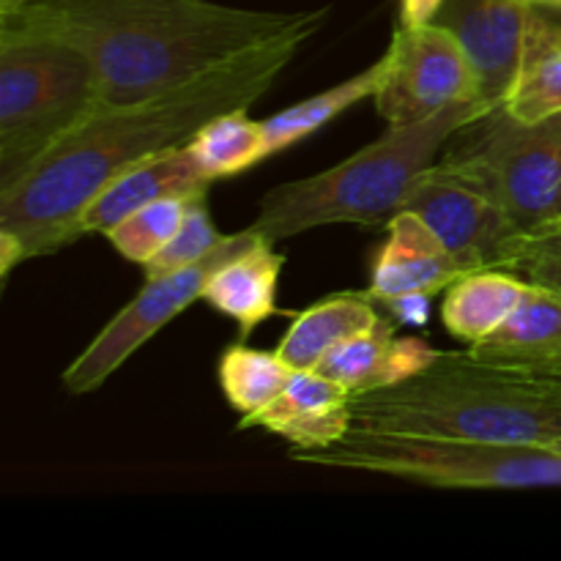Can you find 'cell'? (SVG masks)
I'll use <instances>...</instances> for the list:
<instances>
[{"label": "cell", "instance_id": "cell-4", "mask_svg": "<svg viewBox=\"0 0 561 561\" xmlns=\"http://www.w3.org/2000/svg\"><path fill=\"white\" fill-rule=\"evenodd\" d=\"M491 110L488 102L449 107L420 124L392 126L345 162L288 181L263 195L247 228L268 244L323 225H381L403 208L416 181L442 159L447 142Z\"/></svg>", "mask_w": 561, "mask_h": 561}, {"label": "cell", "instance_id": "cell-9", "mask_svg": "<svg viewBox=\"0 0 561 561\" xmlns=\"http://www.w3.org/2000/svg\"><path fill=\"white\" fill-rule=\"evenodd\" d=\"M389 69L373 99L392 126L420 124L449 107L485 102L474 60L453 31L436 25L394 27Z\"/></svg>", "mask_w": 561, "mask_h": 561}, {"label": "cell", "instance_id": "cell-20", "mask_svg": "<svg viewBox=\"0 0 561 561\" xmlns=\"http://www.w3.org/2000/svg\"><path fill=\"white\" fill-rule=\"evenodd\" d=\"M190 146L211 181L239 175L255 168L261 159L272 157L263 121L250 118L247 110H230L211 118L192 137Z\"/></svg>", "mask_w": 561, "mask_h": 561}, {"label": "cell", "instance_id": "cell-18", "mask_svg": "<svg viewBox=\"0 0 561 561\" xmlns=\"http://www.w3.org/2000/svg\"><path fill=\"white\" fill-rule=\"evenodd\" d=\"M559 9H540L531 16L518 77L502 104L518 121H542L561 113V20Z\"/></svg>", "mask_w": 561, "mask_h": 561}, {"label": "cell", "instance_id": "cell-24", "mask_svg": "<svg viewBox=\"0 0 561 561\" xmlns=\"http://www.w3.org/2000/svg\"><path fill=\"white\" fill-rule=\"evenodd\" d=\"M348 400L351 392L343 383L334 381V378L323 376L318 370H294L283 394L274 403H268L263 411H257V414L241 416L239 431H247V427H261L263 431V427L272 425L274 420H283V416L329 409V405H343Z\"/></svg>", "mask_w": 561, "mask_h": 561}, {"label": "cell", "instance_id": "cell-10", "mask_svg": "<svg viewBox=\"0 0 561 561\" xmlns=\"http://www.w3.org/2000/svg\"><path fill=\"white\" fill-rule=\"evenodd\" d=\"M400 211H414L466 272H518L520 257L529 247V239L515 228L491 195L444 162L433 164L416 181Z\"/></svg>", "mask_w": 561, "mask_h": 561}, {"label": "cell", "instance_id": "cell-32", "mask_svg": "<svg viewBox=\"0 0 561 561\" xmlns=\"http://www.w3.org/2000/svg\"><path fill=\"white\" fill-rule=\"evenodd\" d=\"M557 236H561V233H557Z\"/></svg>", "mask_w": 561, "mask_h": 561}, {"label": "cell", "instance_id": "cell-26", "mask_svg": "<svg viewBox=\"0 0 561 561\" xmlns=\"http://www.w3.org/2000/svg\"><path fill=\"white\" fill-rule=\"evenodd\" d=\"M354 427L351 405H329V409L305 411V414H290L283 420H274L263 431L283 436L290 442V449H323L345 438Z\"/></svg>", "mask_w": 561, "mask_h": 561}, {"label": "cell", "instance_id": "cell-2", "mask_svg": "<svg viewBox=\"0 0 561 561\" xmlns=\"http://www.w3.org/2000/svg\"><path fill=\"white\" fill-rule=\"evenodd\" d=\"M329 9L261 11L214 0H0V31L44 33L96 66L104 107L170 91L236 55L299 31Z\"/></svg>", "mask_w": 561, "mask_h": 561}, {"label": "cell", "instance_id": "cell-23", "mask_svg": "<svg viewBox=\"0 0 561 561\" xmlns=\"http://www.w3.org/2000/svg\"><path fill=\"white\" fill-rule=\"evenodd\" d=\"M206 195V192H201ZM201 195H181V197H164V201L151 203V206L140 208V211L129 214L126 219H121L115 228H110L107 241L115 247L124 261L140 263L146 266L175 233L184 225L186 211H190L192 203Z\"/></svg>", "mask_w": 561, "mask_h": 561}, {"label": "cell", "instance_id": "cell-19", "mask_svg": "<svg viewBox=\"0 0 561 561\" xmlns=\"http://www.w3.org/2000/svg\"><path fill=\"white\" fill-rule=\"evenodd\" d=\"M387 69H389V55L383 53L376 64L367 66V69L359 71V75L348 77V80H343L340 85L327 88V91L316 93V96L305 99V102L290 104V107L279 110V113H274L272 118L263 121L268 153H277V151H285V148L296 146V142L316 135L318 129H323L329 121L343 115L345 110H351L354 104L376 96L383 77H387Z\"/></svg>", "mask_w": 561, "mask_h": 561}, {"label": "cell", "instance_id": "cell-8", "mask_svg": "<svg viewBox=\"0 0 561 561\" xmlns=\"http://www.w3.org/2000/svg\"><path fill=\"white\" fill-rule=\"evenodd\" d=\"M261 236L252 233L250 228L239 230V233L225 236L222 244L214 252H208L203 261L192 263V266L179 268V272L159 274V277H148L140 294L88 343V348L66 367L64 373V389L69 394H88L93 389L102 387L135 351H140L159 329L175 321V316L186 310L192 301L203 299L208 279L230 261V257L241 255V252L252 250L261 244ZM268 244V241H266Z\"/></svg>", "mask_w": 561, "mask_h": 561}, {"label": "cell", "instance_id": "cell-13", "mask_svg": "<svg viewBox=\"0 0 561 561\" xmlns=\"http://www.w3.org/2000/svg\"><path fill=\"white\" fill-rule=\"evenodd\" d=\"M387 225L389 239L378 250L367 288L373 301L403 294L436 296L469 274L414 211H398Z\"/></svg>", "mask_w": 561, "mask_h": 561}, {"label": "cell", "instance_id": "cell-31", "mask_svg": "<svg viewBox=\"0 0 561 561\" xmlns=\"http://www.w3.org/2000/svg\"><path fill=\"white\" fill-rule=\"evenodd\" d=\"M531 5H540V9H559L561 11V0H526Z\"/></svg>", "mask_w": 561, "mask_h": 561}, {"label": "cell", "instance_id": "cell-11", "mask_svg": "<svg viewBox=\"0 0 561 561\" xmlns=\"http://www.w3.org/2000/svg\"><path fill=\"white\" fill-rule=\"evenodd\" d=\"M535 9L526 0H444L433 20L463 44L493 107H502L513 91Z\"/></svg>", "mask_w": 561, "mask_h": 561}, {"label": "cell", "instance_id": "cell-29", "mask_svg": "<svg viewBox=\"0 0 561 561\" xmlns=\"http://www.w3.org/2000/svg\"><path fill=\"white\" fill-rule=\"evenodd\" d=\"M431 299L427 294H403L394 299L376 301L383 310V316L392 318L394 323H405V327H425L431 318Z\"/></svg>", "mask_w": 561, "mask_h": 561}, {"label": "cell", "instance_id": "cell-21", "mask_svg": "<svg viewBox=\"0 0 561 561\" xmlns=\"http://www.w3.org/2000/svg\"><path fill=\"white\" fill-rule=\"evenodd\" d=\"M290 373L277 351H257L244 343L225 348L217 365L219 387L241 416L257 414L274 403L288 387Z\"/></svg>", "mask_w": 561, "mask_h": 561}, {"label": "cell", "instance_id": "cell-14", "mask_svg": "<svg viewBox=\"0 0 561 561\" xmlns=\"http://www.w3.org/2000/svg\"><path fill=\"white\" fill-rule=\"evenodd\" d=\"M469 354L485 365L561 378V294L529 283L513 316L471 343Z\"/></svg>", "mask_w": 561, "mask_h": 561}, {"label": "cell", "instance_id": "cell-22", "mask_svg": "<svg viewBox=\"0 0 561 561\" xmlns=\"http://www.w3.org/2000/svg\"><path fill=\"white\" fill-rule=\"evenodd\" d=\"M394 329H398V323L389 316H383L373 329L334 345L316 370L334 378L337 383H343L351 394L378 389L381 387L389 345L394 340Z\"/></svg>", "mask_w": 561, "mask_h": 561}, {"label": "cell", "instance_id": "cell-6", "mask_svg": "<svg viewBox=\"0 0 561 561\" xmlns=\"http://www.w3.org/2000/svg\"><path fill=\"white\" fill-rule=\"evenodd\" d=\"M290 460L329 469L367 471L447 491H515L559 488L561 447L460 442L351 427L323 449H290Z\"/></svg>", "mask_w": 561, "mask_h": 561}, {"label": "cell", "instance_id": "cell-27", "mask_svg": "<svg viewBox=\"0 0 561 561\" xmlns=\"http://www.w3.org/2000/svg\"><path fill=\"white\" fill-rule=\"evenodd\" d=\"M438 356H442V351L433 348L427 340L398 337V334H394L392 345H389L387 365H383L381 387H394V383H403L409 381V378L420 376V373L427 370Z\"/></svg>", "mask_w": 561, "mask_h": 561}, {"label": "cell", "instance_id": "cell-28", "mask_svg": "<svg viewBox=\"0 0 561 561\" xmlns=\"http://www.w3.org/2000/svg\"><path fill=\"white\" fill-rule=\"evenodd\" d=\"M518 274H524L529 283L561 294V236L529 241L518 263Z\"/></svg>", "mask_w": 561, "mask_h": 561}, {"label": "cell", "instance_id": "cell-33", "mask_svg": "<svg viewBox=\"0 0 561 561\" xmlns=\"http://www.w3.org/2000/svg\"><path fill=\"white\" fill-rule=\"evenodd\" d=\"M559 233H561V230H559Z\"/></svg>", "mask_w": 561, "mask_h": 561}, {"label": "cell", "instance_id": "cell-30", "mask_svg": "<svg viewBox=\"0 0 561 561\" xmlns=\"http://www.w3.org/2000/svg\"><path fill=\"white\" fill-rule=\"evenodd\" d=\"M444 0H398V25L422 27L436 20Z\"/></svg>", "mask_w": 561, "mask_h": 561}, {"label": "cell", "instance_id": "cell-15", "mask_svg": "<svg viewBox=\"0 0 561 561\" xmlns=\"http://www.w3.org/2000/svg\"><path fill=\"white\" fill-rule=\"evenodd\" d=\"M285 255L261 241L252 250L230 257L203 290V301L228 316L239 327L241 340L250 337L266 318L277 312V285Z\"/></svg>", "mask_w": 561, "mask_h": 561}, {"label": "cell", "instance_id": "cell-5", "mask_svg": "<svg viewBox=\"0 0 561 561\" xmlns=\"http://www.w3.org/2000/svg\"><path fill=\"white\" fill-rule=\"evenodd\" d=\"M102 107L88 55L44 33L0 31V192Z\"/></svg>", "mask_w": 561, "mask_h": 561}, {"label": "cell", "instance_id": "cell-17", "mask_svg": "<svg viewBox=\"0 0 561 561\" xmlns=\"http://www.w3.org/2000/svg\"><path fill=\"white\" fill-rule=\"evenodd\" d=\"M529 290V279L513 268H480L455 279L442 305V321L449 334L477 343L496 332L515 312Z\"/></svg>", "mask_w": 561, "mask_h": 561}, {"label": "cell", "instance_id": "cell-1", "mask_svg": "<svg viewBox=\"0 0 561 561\" xmlns=\"http://www.w3.org/2000/svg\"><path fill=\"white\" fill-rule=\"evenodd\" d=\"M316 33H288L157 96L102 107L0 192V233L25 257L53 255L82 239V211L115 175L186 146L217 115L250 110Z\"/></svg>", "mask_w": 561, "mask_h": 561}, {"label": "cell", "instance_id": "cell-12", "mask_svg": "<svg viewBox=\"0 0 561 561\" xmlns=\"http://www.w3.org/2000/svg\"><path fill=\"white\" fill-rule=\"evenodd\" d=\"M211 186V175L203 170L201 159L192 151V146L170 148L157 153L135 168L115 175L82 211L80 230L88 233H107L110 228L126 219L129 214L164 201V197L201 195Z\"/></svg>", "mask_w": 561, "mask_h": 561}, {"label": "cell", "instance_id": "cell-7", "mask_svg": "<svg viewBox=\"0 0 561 561\" xmlns=\"http://www.w3.org/2000/svg\"><path fill=\"white\" fill-rule=\"evenodd\" d=\"M438 162L491 195L529 241L561 230V113L529 124L491 110L463 126Z\"/></svg>", "mask_w": 561, "mask_h": 561}, {"label": "cell", "instance_id": "cell-25", "mask_svg": "<svg viewBox=\"0 0 561 561\" xmlns=\"http://www.w3.org/2000/svg\"><path fill=\"white\" fill-rule=\"evenodd\" d=\"M225 236L219 233L217 225L211 222V214H208L206 195L197 197L195 203L186 211L184 225L179 228V233L146 263V277H159V274L179 272V268L192 266V263L203 261L208 252L217 250L222 244Z\"/></svg>", "mask_w": 561, "mask_h": 561}, {"label": "cell", "instance_id": "cell-16", "mask_svg": "<svg viewBox=\"0 0 561 561\" xmlns=\"http://www.w3.org/2000/svg\"><path fill=\"white\" fill-rule=\"evenodd\" d=\"M383 318V310L365 294H334L316 301L294 318L277 345L290 370H316L323 356L354 334L367 332Z\"/></svg>", "mask_w": 561, "mask_h": 561}, {"label": "cell", "instance_id": "cell-3", "mask_svg": "<svg viewBox=\"0 0 561 561\" xmlns=\"http://www.w3.org/2000/svg\"><path fill=\"white\" fill-rule=\"evenodd\" d=\"M354 427L460 442L561 447V378L442 351L420 376L351 394Z\"/></svg>", "mask_w": 561, "mask_h": 561}]
</instances>
